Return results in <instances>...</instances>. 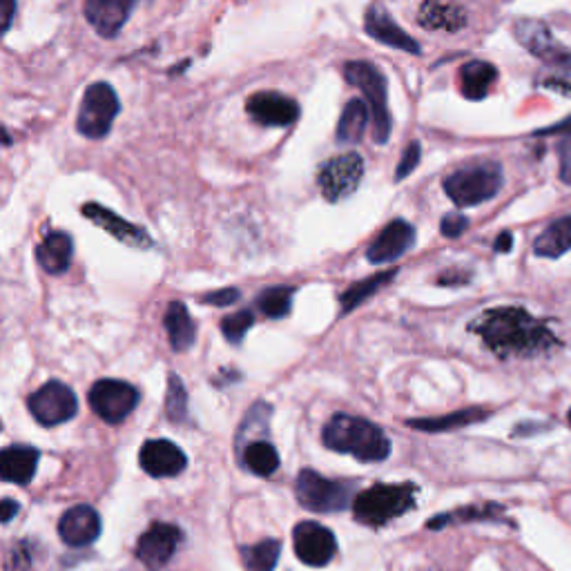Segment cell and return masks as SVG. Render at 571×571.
Instances as JSON below:
<instances>
[{"instance_id": "obj_1", "label": "cell", "mask_w": 571, "mask_h": 571, "mask_svg": "<svg viewBox=\"0 0 571 571\" xmlns=\"http://www.w3.org/2000/svg\"><path fill=\"white\" fill-rule=\"evenodd\" d=\"M469 331L480 335V340L500 360L509 357L531 360L560 348V340L549 324L520 306L489 308L473 319Z\"/></svg>"}, {"instance_id": "obj_2", "label": "cell", "mask_w": 571, "mask_h": 571, "mask_svg": "<svg viewBox=\"0 0 571 571\" xmlns=\"http://www.w3.org/2000/svg\"><path fill=\"white\" fill-rule=\"evenodd\" d=\"M324 444L360 462H382L391 453V442L377 424L344 413L333 415L324 427Z\"/></svg>"}, {"instance_id": "obj_3", "label": "cell", "mask_w": 571, "mask_h": 571, "mask_svg": "<svg viewBox=\"0 0 571 571\" xmlns=\"http://www.w3.org/2000/svg\"><path fill=\"white\" fill-rule=\"evenodd\" d=\"M502 183L505 172L498 161H476L451 172L442 186L458 208H473L496 197Z\"/></svg>"}, {"instance_id": "obj_4", "label": "cell", "mask_w": 571, "mask_h": 571, "mask_svg": "<svg viewBox=\"0 0 571 571\" xmlns=\"http://www.w3.org/2000/svg\"><path fill=\"white\" fill-rule=\"evenodd\" d=\"M344 79L357 87L369 103L373 121V141L384 145L389 141L393 119L389 112V81L380 67L369 61H348L344 65Z\"/></svg>"}, {"instance_id": "obj_5", "label": "cell", "mask_w": 571, "mask_h": 571, "mask_svg": "<svg viewBox=\"0 0 571 571\" xmlns=\"http://www.w3.org/2000/svg\"><path fill=\"white\" fill-rule=\"evenodd\" d=\"M415 507L413 485H373L353 500L355 520L369 527H384Z\"/></svg>"}, {"instance_id": "obj_6", "label": "cell", "mask_w": 571, "mask_h": 571, "mask_svg": "<svg viewBox=\"0 0 571 571\" xmlns=\"http://www.w3.org/2000/svg\"><path fill=\"white\" fill-rule=\"evenodd\" d=\"M295 493L299 505L313 511V514H337V511H344L355 500L351 482L324 478L311 469L299 473Z\"/></svg>"}, {"instance_id": "obj_7", "label": "cell", "mask_w": 571, "mask_h": 571, "mask_svg": "<svg viewBox=\"0 0 571 571\" xmlns=\"http://www.w3.org/2000/svg\"><path fill=\"white\" fill-rule=\"evenodd\" d=\"M121 112V101L110 83H94L85 90L76 130L85 139H105L112 130L114 119Z\"/></svg>"}, {"instance_id": "obj_8", "label": "cell", "mask_w": 571, "mask_h": 571, "mask_svg": "<svg viewBox=\"0 0 571 571\" xmlns=\"http://www.w3.org/2000/svg\"><path fill=\"white\" fill-rule=\"evenodd\" d=\"M364 179V159L360 152H346L319 166L317 188L326 201H342L360 188Z\"/></svg>"}, {"instance_id": "obj_9", "label": "cell", "mask_w": 571, "mask_h": 571, "mask_svg": "<svg viewBox=\"0 0 571 571\" xmlns=\"http://www.w3.org/2000/svg\"><path fill=\"white\" fill-rule=\"evenodd\" d=\"M514 36L531 56L540 58L551 67H558V70L571 72V50L556 41L549 25L534 21V18H520L514 23Z\"/></svg>"}, {"instance_id": "obj_10", "label": "cell", "mask_w": 571, "mask_h": 571, "mask_svg": "<svg viewBox=\"0 0 571 571\" xmlns=\"http://www.w3.org/2000/svg\"><path fill=\"white\" fill-rule=\"evenodd\" d=\"M139 398V391L123 380H99L87 393L92 411L108 424H119L128 418L137 409Z\"/></svg>"}, {"instance_id": "obj_11", "label": "cell", "mask_w": 571, "mask_h": 571, "mask_svg": "<svg viewBox=\"0 0 571 571\" xmlns=\"http://www.w3.org/2000/svg\"><path fill=\"white\" fill-rule=\"evenodd\" d=\"M27 406L34 420L43 427H58V424L70 422L76 415V409H79L74 391L56 380L43 384L41 389L29 395Z\"/></svg>"}, {"instance_id": "obj_12", "label": "cell", "mask_w": 571, "mask_h": 571, "mask_svg": "<svg viewBox=\"0 0 571 571\" xmlns=\"http://www.w3.org/2000/svg\"><path fill=\"white\" fill-rule=\"evenodd\" d=\"M246 112L250 119L257 125H264V128H286V125H293L299 119L302 108L295 99H290L282 92L264 90L248 96Z\"/></svg>"}, {"instance_id": "obj_13", "label": "cell", "mask_w": 571, "mask_h": 571, "mask_svg": "<svg viewBox=\"0 0 571 571\" xmlns=\"http://www.w3.org/2000/svg\"><path fill=\"white\" fill-rule=\"evenodd\" d=\"M293 547L297 558L308 567H326L337 554V540L331 529L319 522H299L293 531Z\"/></svg>"}, {"instance_id": "obj_14", "label": "cell", "mask_w": 571, "mask_h": 571, "mask_svg": "<svg viewBox=\"0 0 571 571\" xmlns=\"http://www.w3.org/2000/svg\"><path fill=\"white\" fill-rule=\"evenodd\" d=\"M181 540L183 534L179 527L168 525V522H154V525L139 538L137 558L150 571H159L170 563L174 554H177Z\"/></svg>"}, {"instance_id": "obj_15", "label": "cell", "mask_w": 571, "mask_h": 571, "mask_svg": "<svg viewBox=\"0 0 571 571\" xmlns=\"http://www.w3.org/2000/svg\"><path fill=\"white\" fill-rule=\"evenodd\" d=\"M413 244H415V226L409 224L406 219H393L377 232L373 244L369 246V250H366V259L375 266L393 264L395 259H400L402 255L409 253Z\"/></svg>"}, {"instance_id": "obj_16", "label": "cell", "mask_w": 571, "mask_h": 571, "mask_svg": "<svg viewBox=\"0 0 571 571\" xmlns=\"http://www.w3.org/2000/svg\"><path fill=\"white\" fill-rule=\"evenodd\" d=\"M143 0H85V18L94 32L103 38H114L128 23L134 7Z\"/></svg>"}, {"instance_id": "obj_17", "label": "cell", "mask_w": 571, "mask_h": 571, "mask_svg": "<svg viewBox=\"0 0 571 571\" xmlns=\"http://www.w3.org/2000/svg\"><path fill=\"white\" fill-rule=\"evenodd\" d=\"M81 212L92 221V224L103 228L108 235H112L116 241H121L125 246L143 250V248H152L154 244L152 237L143 228L134 226L132 221L119 217L116 212L101 206V203H85Z\"/></svg>"}, {"instance_id": "obj_18", "label": "cell", "mask_w": 571, "mask_h": 571, "mask_svg": "<svg viewBox=\"0 0 571 571\" xmlns=\"http://www.w3.org/2000/svg\"><path fill=\"white\" fill-rule=\"evenodd\" d=\"M364 29L373 41L382 43L393 50H402L406 54H420L422 47L415 41L411 34H406L404 29L393 21L389 12L382 5H371L364 14Z\"/></svg>"}, {"instance_id": "obj_19", "label": "cell", "mask_w": 571, "mask_h": 571, "mask_svg": "<svg viewBox=\"0 0 571 571\" xmlns=\"http://www.w3.org/2000/svg\"><path fill=\"white\" fill-rule=\"evenodd\" d=\"M141 469L152 478H174L186 471L188 458L170 440H148L139 453Z\"/></svg>"}, {"instance_id": "obj_20", "label": "cell", "mask_w": 571, "mask_h": 571, "mask_svg": "<svg viewBox=\"0 0 571 571\" xmlns=\"http://www.w3.org/2000/svg\"><path fill=\"white\" fill-rule=\"evenodd\" d=\"M58 536L70 547H87L101 536V518L90 505H76L67 509L58 520Z\"/></svg>"}, {"instance_id": "obj_21", "label": "cell", "mask_w": 571, "mask_h": 571, "mask_svg": "<svg viewBox=\"0 0 571 571\" xmlns=\"http://www.w3.org/2000/svg\"><path fill=\"white\" fill-rule=\"evenodd\" d=\"M38 460H41V453L34 447L12 444V447H7L3 456H0V476H3L5 482L25 487L34 478Z\"/></svg>"}, {"instance_id": "obj_22", "label": "cell", "mask_w": 571, "mask_h": 571, "mask_svg": "<svg viewBox=\"0 0 571 571\" xmlns=\"http://www.w3.org/2000/svg\"><path fill=\"white\" fill-rule=\"evenodd\" d=\"M36 261L41 264L45 273L63 275L72 264L74 255V239L63 230H56L47 235L43 244L36 246Z\"/></svg>"}, {"instance_id": "obj_23", "label": "cell", "mask_w": 571, "mask_h": 571, "mask_svg": "<svg viewBox=\"0 0 571 571\" xmlns=\"http://www.w3.org/2000/svg\"><path fill=\"white\" fill-rule=\"evenodd\" d=\"M460 92L464 99L482 101L487 99L491 87L498 81L496 65L487 61H469L460 67Z\"/></svg>"}, {"instance_id": "obj_24", "label": "cell", "mask_w": 571, "mask_h": 571, "mask_svg": "<svg viewBox=\"0 0 571 571\" xmlns=\"http://www.w3.org/2000/svg\"><path fill=\"white\" fill-rule=\"evenodd\" d=\"M163 326L168 331L170 346L177 353H186L197 340V326L192 322L188 308L183 302H170L166 317H163Z\"/></svg>"}, {"instance_id": "obj_25", "label": "cell", "mask_w": 571, "mask_h": 571, "mask_svg": "<svg viewBox=\"0 0 571 571\" xmlns=\"http://www.w3.org/2000/svg\"><path fill=\"white\" fill-rule=\"evenodd\" d=\"M418 23L424 29H442V32H458L467 25V14L458 5L438 3V0H427L418 14Z\"/></svg>"}, {"instance_id": "obj_26", "label": "cell", "mask_w": 571, "mask_h": 571, "mask_svg": "<svg viewBox=\"0 0 571 571\" xmlns=\"http://www.w3.org/2000/svg\"><path fill=\"white\" fill-rule=\"evenodd\" d=\"M569 250H571V215L551 221L534 244V253L545 259H558L569 253Z\"/></svg>"}, {"instance_id": "obj_27", "label": "cell", "mask_w": 571, "mask_h": 571, "mask_svg": "<svg viewBox=\"0 0 571 571\" xmlns=\"http://www.w3.org/2000/svg\"><path fill=\"white\" fill-rule=\"evenodd\" d=\"M371 110L369 103H364L362 99H351L342 110L340 123H337L335 137L340 143H357L362 141L366 128H369Z\"/></svg>"}, {"instance_id": "obj_28", "label": "cell", "mask_w": 571, "mask_h": 571, "mask_svg": "<svg viewBox=\"0 0 571 571\" xmlns=\"http://www.w3.org/2000/svg\"><path fill=\"white\" fill-rule=\"evenodd\" d=\"M398 277V268L393 270H386V273L380 275H373L369 279H364V282H357L351 288H346L344 293L340 295V306H342V315L353 313L357 306H362L366 299H371L373 295L380 293L382 288L389 286L393 279Z\"/></svg>"}, {"instance_id": "obj_29", "label": "cell", "mask_w": 571, "mask_h": 571, "mask_svg": "<svg viewBox=\"0 0 571 571\" xmlns=\"http://www.w3.org/2000/svg\"><path fill=\"white\" fill-rule=\"evenodd\" d=\"M485 418H489L487 409H464V411H456L451 415H444V418H435V420H409V427L418 429V431H453V429H462L469 427V424L482 422Z\"/></svg>"}, {"instance_id": "obj_30", "label": "cell", "mask_w": 571, "mask_h": 571, "mask_svg": "<svg viewBox=\"0 0 571 571\" xmlns=\"http://www.w3.org/2000/svg\"><path fill=\"white\" fill-rule=\"evenodd\" d=\"M244 464L250 473L259 478H268L279 469V453L273 444L266 440H257L246 444Z\"/></svg>"}, {"instance_id": "obj_31", "label": "cell", "mask_w": 571, "mask_h": 571, "mask_svg": "<svg viewBox=\"0 0 571 571\" xmlns=\"http://www.w3.org/2000/svg\"><path fill=\"white\" fill-rule=\"evenodd\" d=\"M279 554H282V543L268 538L241 549V563H244L246 571H273L277 567Z\"/></svg>"}, {"instance_id": "obj_32", "label": "cell", "mask_w": 571, "mask_h": 571, "mask_svg": "<svg viewBox=\"0 0 571 571\" xmlns=\"http://www.w3.org/2000/svg\"><path fill=\"white\" fill-rule=\"evenodd\" d=\"M293 297V286H270L259 293L257 308L268 319H284L290 315V308H293Z\"/></svg>"}, {"instance_id": "obj_33", "label": "cell", "mask_w": 571, "mask_h": 571, "mask_svg": "<svg viewBox=\"0 0 571 571\" xmlns=\"http://www.w3.org/2000/svg\"><path fill=\"white\" fill-rule=\"evenodd\" d=\"M253 324H255V313L250 311V308H244V311H237L221 319V333H224L230 344H241L250 328H253Z\"/></svg>"}, {"instance_id": "obj_34", "label": "cell", "mask_w": 571, "mask_h": 571, "mask_svg": "<svg viewBox=\"0 0 571 571\" xmlns=\"http://www.w3.org/2000/svg\"><path fill=\"white\" fill-rule=\"evenodd\" d=\"M166 411H168V418L172 422H179L186 418L188 413V393H186V386L179 380L177 375H170L168 380V398H166Z\"/></svg>"}, {"instance_id": "obj_35", "label": "cell", "mask_w": 571, "mask_h": 571, "mask_svg": "<svg viewBox=\"0 0 571 571\" xmlns=\"http://www.w3.org/2000/svg\"><path fill=\"white\" fill-rule=\"evenodd\" d=\"M502 507L498 505H485V507H469V509H462L456 511V514H447V516H438L431 522V529H438L442 525H447V522H456V520H500L498 516H502Z\"/></svg>"}, {"instance_id": "obj_36", "label": "cell", "mask_w": 571, "mask_h": 571, "mask_svg": "<svg viewBox=\"0 0 571 571\" xmlns=\"http://www.w3.org/2000/svg\"><path fill=\"white\" fill-rule=\"evenodd\" d=\"M420 161H422V145L420 141H411L402 152L398 170H395V181H404L415 168L420 166Z\"/></svg>"}, {"instance_id": "obj_37", "label": "cell", "mask_w": 571, "mask_h": 571, "mask_svg": "<svg viewBox=\"0 0 571 571\" xmlns=\"http://www.w3.org/2000/svg\"><path fill=\"white\" fill-rule=\"evenodd\" d=\"M467 228H469V219L464 217V215H460V212H451V215L442 217L440 232L447 239H458Z\"/></svg>"}, {"instance_id": "obj_38", "label": "cell", "mask_w": 571, "mask_h": 571, "mask_svg": "<svg viewBox=\"0 0 571 571\" xmlns=\"http://www.w3.org/2000/svg\"><path fill=\"white\" fill-rule=\"evenodd\" d=\"M239 288H221V290H215V293H208V295H203L201 297V302L203 304H208V306H219V308H224V306H232L239 299Z\"/></svg>"}, {"instance_id": "obj_39", "label": "cell", "mask_w": 571, "mask_h": 571, "mask_svg": "<svg viewBox=\"0 0 571 571\" xmlns=\"http://www.w3.org/2000/svg\"><path fill=\"white\" fill-rule=\"evenodd\" d=\"M558 154H560V179H563L567 186H571V134L558 143Z\"/></svg>"}, {"instance_id": "obj_40", "label": "cell", "mask_w": 571, "mask_h": 571, "mask_svg": "<svg viewBox=\"0 0 571 571\" xmlns=\"http://www.w3.org/2000/svg\"><path fill=\"white\" fill-rule=\"evenodd\" d=\"M554 134H571V116H567L565 121L549 125L545 130H538L534 137H554Z\"/></svg>"}, {"instance_id": "obj_41", "label": "cell", "mask_w": 571, "mask_h": 571, "mask_svg": "<svg viewBox=\"0 0 571 571\" xmlns=\"http://www.w3.org/2000/svg\"><path fill=\"white\" fill-rule=\"evenodd\" d=\"M16 9H18V0H3V34L12 29Z\"/></svg>"}, {"instance_id": "obj_42", "label": "cell", "mask_w": 571, "mask_h": 571, "mask_svg": "<svg viewBox=\"0 0 571 571\" xmlns=\"http://www.w3.org/2000/svg\"><path fill=\"white\" fill-rule=\"evenodd\" d=\"M511 246H514V235H511V232H500L496 244H493V250H496V253H509Z\"/></svg>"}, {"instance_id": "obj_43", "label": "cell", "mask_w": 571, "mask_h": 571, "mask_svg": "<svg viewBox=\"0 0 571 571\" xmlns=\"http://www.w3.org/2000/svg\"><path fill=\"white\" fill-rule=\"evenodd\" d=\"M16 511H18V505L14 500H3V505H0V518H3V522L7 525V522H12V518L16 516Z\"/></svg>"}, {"instance_id": "obj_44", "label": "cell", "mask_w": 571, "mask_h": 571, "mask_svg": "<svg viewBox=\"0 0 571 571\" xmlns=\"http://www.w3.org/2000/svg\"><path fill=\"white\" fill-rule=\"evenodd\" d=\"M3 134H5V145H12V137H9V132L5 130Z\"/></svg>"}, {"instance_id": "obj_45", "label": "cell", "mask_w": 571, "mask_h": 571, "mask_svg": "<svg viewBox=\"0 0 571 571\" xmlns=\"http://www.w3.org/2000/svg\"><path fill=\"white\" fill-rule=\"evenodd\" d=\"M567 418H569V424H571V409H569V415H567Z\"/></svg>"}]
</instances>
